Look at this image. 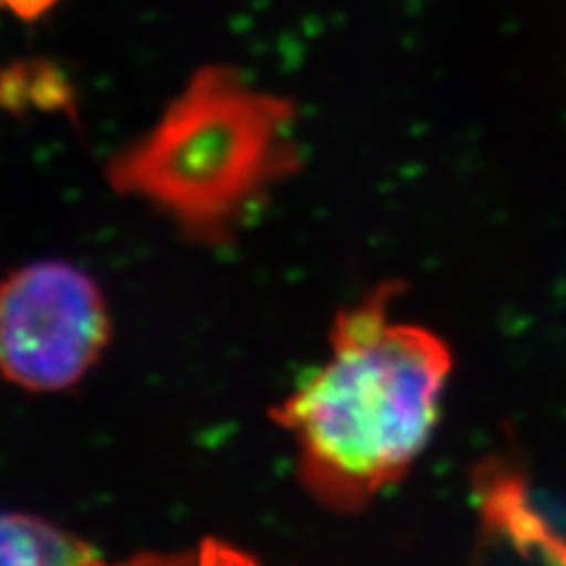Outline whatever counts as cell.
Segmentation results:
<instances>
[{"label":"cell","instance_id":"6","mask_svg":"<svg viewBox=\"0 0 566 566\" xmlns=\"http://www.w3.org/2000/svg\"><path fill=\"white\" fill-rule=\"evenodd\" d=\"M55 6L57 0H0V8L20 17V20H39L41 14Z\"/></svg>","mask_w":566,"mask_h":566},{"label":"cell","instance_id":"2","mask_svg":"<svg viewBox=\"0 0 566 566\" xmlns=\"http://www.w3.org/2000/svg\"><path fill=\"white\" fill-rule=\"evenodd\" d=\"M295 104L237 69L193 74L154 126L120 149L106 180L201 243H224L300 166Z\"/></svg>","mask_w":566,"mask_h":566},{"label":"cell","instance_id":"3","mask_svg":"<svg viewBox=\"0 0 566 566\" xmlns=\"http://www.w3.org/2000/svg\"><path fill=\"white\" fill-rule=\"evenodd\" d=\"M112 340L97 281L62 260L29 262L0 281V376L27 392L78 385Z\"/></svg>","mask_w":566,"mask_h":566},{"label":"cell","instance_id":"5","mask_svg":"<svg viewBox=\"0 0 566 566\" xmlns=\"http://www.w3.org/2000/svg\"><path fill=\"white\" fill-rule=\"evenodd\" d=\"M99 555L91 543L24 512H0V566L93 564Z\"/></svg>","mask_w":566,"mask_h":566},{"label":"cell","instance_id":"4","mask_svg":"<svg viewBox=\"0 0 566 566\" xmlns=\"http://www.w3.org/2000/svg\"><path fill=\"white\" fill-rule=\"evenodd\" d=\"M472 484L486 541L524 557L566 562V536L531 499L526 474L510 458H486L476 465Z\"/></svg>","mask_w":566,"mask_h":566},{"label":"cell","instance_id":"1","mask_svg":"<svg viewBox=\"0 0 566 566\" xmlns=\"http://www.w3.org/2000/svg\"><path fill=\"white\" fill-rule=\"evenodd\" d=\"M399 291L382 283L343 310L326 361L272 409L328 510L357 512L401 482L437 430L453 357L434 331L392 316Z\"/></svg>","mask_w":566,"mask_h":566}]
</instances>
